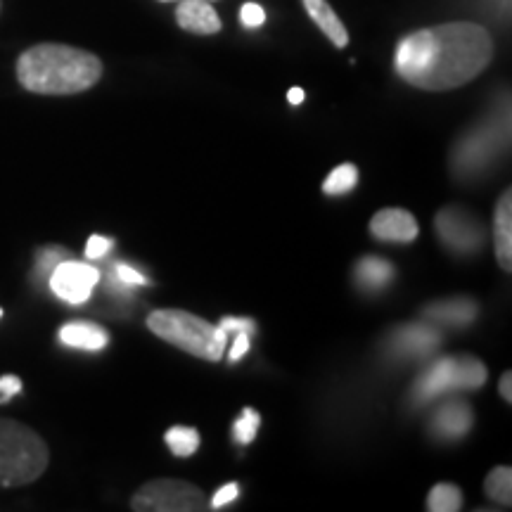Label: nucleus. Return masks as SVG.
Segmentation results:
<instances>
[{
    "label": "nucleus",
    "instance_id": "obj_1",
    "mask_svg": "<svg viewBox=\"0 0 512 512\" xmlns=\"http://www.w3.org/2000/svg\"><path fill=\"white\" fill-rule=\"evenodd\" d=\"M491 60L494 38L482 24L446 22L401 38L394 69L408 86L444 93L475 81Z\"/></svg>",
    "mask_w": 512,
    "mask_h": 512
},
{
    "label": "nucleus",
    "instance_id": "obj_2",
    "mask_svg": "<svg viewBox=\"0 0 512 512\" xmlns=\"http://www.w3.org/2000/svg\"><path fill=\"white\" fill-rule=\"evenodd\" d=\"M102 60L64 43H36L17 57L19 86L38 95H76L102 79Z\"/></svg>",
    "mask_w": 512,
    "mask_h": 512
},
{
    "label": "nucleus",
    "instance_id": "obj_3",
    "mask_svg": "<svg viewBox=\"0 0 512 512\" xmlns=\"http://www.w3.org/2000/svg\"><path fill=\"white\" fill-rule=\"evenodd\" d=\"M147 328L164 342L188 351L190 356L204 358V361H221L223 351H226L228 332H223L219 325H211L209 320L195 316V313L178 309L152 311L147 316Z\"/></svg>",
    "mask_w": 512,
    "mask_h": 512
},
{
    "label": "nucleus",
    "instance_id": "obj_4",
    "mask_svg": "<svg viewBox=\"0 0 512 512\" xmlns=\"http://www.w3.org/2000/svg\"><path fill=\"white\" fill-rule=\"evenodd\" d=\"M48 446L31 427L0 418V486H24L46 472Z\"/></svg>",
    "mask_w": 512,
    "mask_h": 512
},
{
    "label": "nucleus",
    "instance_id": "obj_5",
    "mask_svg": "<svg viewBox=\"0 0 512 512\" xmlns=\"http://www.w3.org/2000/svg\"><path fill=\"white\" fill-rule=\"evenodd\" d=\"M510 143V117L508 107L489 117L482 126L472 128L467 136L458 140L451 152V169L458 178H475L484 174L496 159L508 150Z\"/></svg>",
    "mask_w": 512,
    "mask_h": 512
},
{
    "label": "nucleus",
    "instance_id": "obj_6",
    "mask_svg": "<svg viewBox=\"0 0 512 512\" xmlns=\"http://www.w3.org/2000/svg\"><path fill=\"white\" fill-rule=\"evenodd\" d=\"M486 382V366L475 356H446L434 361L413 384V401L422 406L448 392H475Z\"/></svg>",
    "mask_w": 512,
    "mask_h": 512
},
{
    "label": "nucleus",
    "instance_id": "obj_7",
    "mask_svg": "<svg viewBox=\"0 0 512 512\" xmlns=\"http://www.w3.org/2000/svg\"><path fill=\"white\" fill-rule=\"evenodd\" d=\"M136 512H200L207 510V498L195 484L181 479H152L131 498Z\"/></svg>",
    "mask_w": 512,
    "mask_h": 512
},
{
    "label": "nucleus",
    "instance_id": "obj_8",
    "mask_svg": "<svg viewBox=\"0 0 512 512\" xmlns=\"http://www.w3.org/2000/svg\"><path fill=\"white\" fill-rule=\"evenodd\" d=\"M434 226H437L441 242L456 254H477L484 245L482 223L460 207L441 209Z\"/></svg>",
    "mask_w": 512,
    "mask_h": 512
},
{
    "label": "nucleus",
    "instance_id": "obj_9",
    "mask_svg": "<svg viewBox=\"0 0 512 512\" xmlns=\"http://www.w3.org/2000/svg\"><path fill=\"white\" fill-rule=\"evenodd\" d=\"M100 283L98 268L81 264V261L64 259L53 268L48 285L55 297H60L67 304H83L91 299L93 287Z\"/></svg>",
    "mask_w": 512,
    "mask_h": 512
},
{
    "label": "nucleus",
    "instance_id": "obj_10",
    "mask_svg": "<svg viewBox=\"0 0 512 512\" xmlns=\"http://www.w3.org/2000/svg\"><path fill=\"white\" fill-rule=\"evenodd\" d=\"M441 344L439 330L430 328V325H401V328L392 330V335L387 337V351L389 356L396 358H425L430 356L434 349Z\"/></svg>",
    "mask_w": 512,
    "mask_h": 512
},
{
    "label": "nucleus",
    "instance_id": "obj_11",
    "mask_svg": "<svg viewBox=\"0 0 512 512\" xmlns=\"http://www.w3.org/2000/svg\"><path fill=\"white\" fill-rule=\"evenodd\" d=\"M370 233L382 242H399V245H406V242H413L418 238L420 228L411 211L382 209L377 211L373 221H370Z\"/></svg>",
    "mask_w": 512,
    "mask_h": 512
},
{
    "label": "nucleus",
    "instance_id": "obj_12",
    "mask_svg": "<svg viewBox=\"0 0 512 512\" xmlns=\"http://www.w3.org/2000/svg\"><path fill=\"white\" fill-rule=\"evenodd\" d=\"M472 408L465 401H446L434 411L430 430L441 441H458L472 430Z\"/></svg>",
    "mask_w": 512,
    "mask_h": 512
},
{
    "label": "nucleus",
    "instance_id": "obj_13",
    "mask_svg": "<svg viewBox=\"0 0 512 512\" xmlns=\"http://www.w3.org/2000/svg\"><path fill=\"white\" fill-rule=\"evenodd\" d=\"M176 22L183 31L197 36H214L223 29L219 12L211 0H178Z\"/></svg>",
    "mask_w": 512,
    "mask_h": 512
},
{
    "label": "nucleus",
    "instance_id": "obj_14",
    "mask_svg": "<svg viewBox=\"0 0 512 512\" xmlns=\"http://www.w3.org/2000/svg\"><path fill=\"white\" fill-rule=\"evenodd\" d=\"M306 15L313 19V24L323 31L325 38L335 48H347L349 46V31L344 27L342 19L337 17V12L332 10L328 0H302Z\"/></svg>",
    "mask_w": 512,
    "mask_h": 512
},
{
    "label": "nucleus",
    "instance_id": "obj_15",
    "mask_svg": "<svg viewBox=\"0 0 512 512\" xmlns=\"http://www.w3.org/2000/svg\"><path fill=\"white\" fill-rule=\"evenodd\" d=\"M494 245L496 259L503 271L512 268V192L505 190L496 204L494 216Z\"/></svg>",
    "mask_w": 512,
    "mask_h": 512
},
{
    "label": "nucleus",
    "instance_id": "obj_16",
    "mask_svg": "<svg viewBox=\"0 0 512 512\" xmlns=\"http://www.w3.org/2000/svg\"><path fill=\"white\" fill-rule=\"evenodd\" d=\"M479 306L472 299H444V302H434L425 306V318L434 320L439 325H451V328H463L477 318Z\"/></svg>",
    "mask_w": 512,
    "mask_h": 512
},
{
    "label": "nucleus",
    "instance_id": "obj_17",
    "mask_svg": "<svg viewBox=\"0 0 512 512\" xmlns=\"http://www.w3.org/2000/svg\"><path fill=\"white\" fill-rule=\"evenodd\" d=\"M60 342L67 344L72 349H83V351H100L110 344V335H107L105 328L95 323H83V320H76V323H67L60 328Z\"/></svg>",
    "mask_w": 512,
    "mask_h": 512
},
{
    "label": "nucleus",
    "instance_id": "obj_18",
    "mask_svg": "<svg viewBox=\"0 0 512 512\" xmlns=\"http://www.w3.org/2000/svg\"><path fill=\"white\" fill-rule=\"evenodd\" d=\"M354 278L366 292H380L392 283L394 266L380 256H363L354 268Z\"/></svg>",
    "mask_w": 512,
    "mask_h": 512
},
{
    "label": "nucleus",
    "instance_id": "obj_19",
    "mask_svg": "<svg viewBox=\"0 0 512 512\" xmlns=\"http://www.w3.org/2000/svg\"><path fill=\"white\" fill-rule=\"evenodd\" d=\"M166 446H169V451L174 453L178 458H190L192 453L200 448V432L192 430V427H183V425H176L171 427L169 432H166Z\"/></svg>",
    "mask_w": 512,
    "mask_h": 512
},
{
    "label": "nucleus",
    "instance_id": "obj_20",
    "mask_svg": "<svg viewBox=\"0 0 512 512\" xmlns=\"http://www.w3.org/2000/svg\"><path fill=\"white\" fill-rule=\"evenodd\" d=\"M463 508V494L456 484L441 482L427 496V510L432 512H456Z\"/></svg>",
    "mask_w": 512,
    "mask_h": 512
},
{
    "label": "nucleus",
    "instance_id": "obj_21",
    "mask_svg": "<svg viewBox=\"0 0 512 512\" xmlns=\"http://www.w3.org/2000/svg\"><path fill=\"white\" fill-rule=\"evenodd\" d=\"M484 489H486V496L491 498V501L501 503L508 508L510 501H512V470L510 467H496V470H491V475L486 477L484 482Z\"/></svg>",
    "mask_w": 512,
    "mask_h": 512
},
{
    "label": "nucleus",
    "instance_id": "obj_22",
    "mask_svg": "<svg viewBox=\"0 0 512 512\" xmlns=\"http://www.w3.org/2000/svg\"><path fill=\"white\" fill-rule=\"evenodd\" d=\"M358 183V171L354 164H342L337 166L332 174L325 178L323 183V192L325 195H347V192H351L356 188Z\"/></svg>",
    "mask_w": 512,
    "mask_h": 512
},
{
    "label": "nucleus",
    "instance_id": "obj_23",
    "mask_svg": "<svg viewBox=\"0 0 512 512\" xmlns=\"http://www.w3.org/2000/svg\"><path fill=\"white\" fill-rule=\"evenodd\" d=\"M261 425V415L254 411V408H245L242 411V418L235 422L233 427V437L238 444H252L256 439V432H259Z\"/></svg>",
    "mask_w": 512,
    "mask_h": 512
},
{
    "label": "nucleus",
    "instance_id": "obj_24",
    "mask_svg": "<svg viewBox=\"0 0 512 512\" xmlns=\"http://www.w3.org/2000/svg\"><path fill=\"white\" fill-rule=\"evenodd\" d=\"M112 280H114V285L124 292L128 290V287H140V285L150 283L143 273L136 271V268H131L128 264H114Z\"/></svg>",
    "mask_w": 512,
    "mask_h": 512
},
{
    "label": "nucleus",
    "instance_id": "obj_25",
    "mask_svg": "<svg viewBox=\"0 0 512 512\" xmlns=\"http://www.w3.org/2000/svg\"><path fill=\"white\" fill-rule=\"evenodd\" d=\"M69 256V252H64V249H57V247H50L46 249V252H41V256H38V266H36V275H46V278H50V273H53V268L60 264V261H64Z\"/></svg>",
    "mask_w": 512,
    "mask_h": 512
},
{
    "label": "nucleus",
    "instance_id": "obj_26",
    "mask_svg": "<svg viewBox=\"0 0 512 512\" xmlns=\"http://www.w3.org/2000/svg\"><path fill=\"white\" fill-rule=\"evenodd\" d=\"M240 19H242V24H245L247 29H256V27H261V24L266 22V12H264V8H261V5L245 3V5H242V10H240Z\"/></svg>",
    "mask_w": 512,
    "mask_h": 512
},
{
    "label": "nucleus",
    "instance_id": "obj_27",
    "mask_svg": "<svg viewBox=\"0 0 512 512\" xmlns=\"http://www.w3.org/2000/svg\"><path fill=\"white\" fill-rule=\"evenodd\" d=\"M114 247L112 238H102V235H91L86 245V256L88 259H102V256L110 254V249Z\"/></svg>",
    "mask_w": 512,
    "mask_h": 512
},
{
    "label": "nucleus",
    "instance_id": "obj_28",
    "mask_svg": "<svg viewBox=\"0 0 512 512\" xmlns=\"http://www.w3.org/2000/svg\"><path fill=\"white\" fill-rule=\"evenodd\" d=\"M238 496H240V486L230 482V484L223 486V489L216 491L214 498H211V505H209V508H214V510H219V508H226L228 503L238 501Z\"/></svg>",
    "mask_w": 512,
    "mask_h": 512
},
{
    "label": "nucleus",
    "instance_id": "obj_29",
    "mask_svg": "<svg viewBox=\"0 0 512 512\" xmlns=\"http://www.w3.org/2000/svg\"><path fill=\"white\" fill-rule=\"evenodd\" d=\"M22 392V380L17 375H3L0 377V403H8L12 396Z\"/></svg>",
    "mask_w": 512,
    "mask_h": 512
},
{
    "label": "nucleus",
    "instance_id": "obj_30",
    "mask_svg": "<svg viewBox=\"0 0 512 512\" xmlns=\"http://www.w3.org/2000/svg\"><path fill=\"white\" fill-rule=\"evenodd\" d=\"M219 328L223 332H228V335H230V332H247V335H252L256 323H254V320H249V318H223Z\"/></svg>",
    "mask_w": 512,
    "mask_h": 512
},
{
    "label": "nucleus",
    "instance_id": "obj_31",
    "mask_svg": "<svg viewBox=\"0 0 512 512\" xmlns=\"http://www.w3.org/2000/svg\"><path fill=\"white\" fill-rule=\"evenodd\" d=\"M235 342H233V349H230V361L233 363H238L240 358H245L247 356V351H249V335L247 332H235Z\"/></svg>",
    "mask_w": 512,
    "mask_h": 512
},
{
    "label": "nucleus",
    "instance_id": "obj_32",
    "mask_svg": "<svg viewBox=\"0 0 512 512\" xmlns=\"http://www.w3.org/2000/svg\"><path fill=\"white\" fill-rule=\"evenodd\" d=\"M498 392H501V396L505 401H512V373H505L501 377V384H498Z\"/></svg>",
    "mask_w": 512,
    "mask_h": 512
},
{
    "label": "nucleus",
    "instance_id": "obj_33",
    "mask_svg": "<svg viewBox=\"0 0 512 512\" xmlns=\"http://www.w3.org/2000/svg\"><path fill=\"white\" fill-rule=\"evenodd\" d=\"M287 100H290V105H302L304 91H302V88H292V91L287 93Z\"/></svg>",
    "mask_w": 512,
    "mask_h": 512
},
{
    "label": "nucleus",
    "instance_id": "obj_34",
    "mask_svg": "<svg viewBox=\"0 0 512 512\" xmlns=\"http://www.w3.org/2000/svg\"><path fill=\"white\" fill-rule=\"evenodd\" d=\"M162 3H174V0H162Z\"/></svg>",
    "mask_w": 512,
    "mask_h": 512
},
{
    "label": "nucleus",
    "instance_id": "obj_35",
    "mask_svg": "<svg viewBox=\"0 0 512 512\" xmlns=\"http://www.w3.org/2000/svg\"><path fill=\"white\" fill-rule=\"evenodd\" d=\"M0 318H3V309H0Z\"/></svg>",
    "mask_w": 512,
    "mask_h": 512
},
{
    "label": "nucleus",
    "instance_id": "obj_36",
    "mask_svg": "<svg viewBox=\"0 0 512 512\" xmlns=\"http://www.w3.org/2000/svg\"><path fill=\"white\" fill-rule=\"evenodd\" d=\"M0 8H3V3H0Z\"/></svg>",
    "mask_w": 512,
    "mask_h": 512
}]
</instances>
